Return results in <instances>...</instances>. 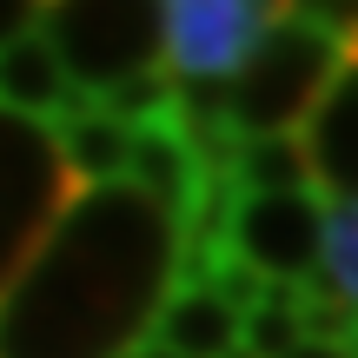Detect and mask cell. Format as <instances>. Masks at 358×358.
<instances>
[{"instance_id": "6", "label": "cell", "mask_w": 358, "mask_h": 358, "mask_svg": "<svg viewBox=\"0 0 358 358\" xmlns=\"http://www.w3.org/2000/svg\"><path fill=\"white\" fill-rule=\"evenodd\" d=\"M299 146H306V159H312L319 199L358 206V60L338 66V80L325 87V100L312 106Z\"/></svg>"}, {"instance_id": "4", "label": "cell", "mask_w": 358, "mask_h": 358, "mask_svg": "<svg viewBox=\"0 0 358 358\" xmlns=\"http://www.w3.org/2000/svg\"><path fill=\"white\" fill-rule=\"evenodd\" d=\"M272 20H279V7H266V0H166L159 7L166 80L173 87H226Z\"/></svg>"}, {"instance_id": "9", "label": "cell", "mask_w": 358, "mask_h": 358, "mask_svg": "<svg viewBox=\"0 0 358 358\" xmlns=\"http://www.w3.org/2000/svg\"><path fill=\"white\" fill-rule=\"evenodd\" d=\"M226 179L239 192H319L312 186V159L299 146V133H272V140H239Z\"/></svg>"}, {"instance_id": "13", "label": "cell", "mask_w": 358, "mask_h": 358, "mask_svg": "<svg viewBox=\"0 0 358 358\" xmlns=\"http://www.w3.org/2000/svg\"><path fill=\"white\" fill-rule=\"evenodd\" d=\"M345 345H352V358H358V325H352V338H345Z\"/></svg>"}, {"instance_id": "7", "label": "cell", "mask_w": 358, "mask_h": 358, "mask_svg": "<svg viewBox=\"0 0 358 358\" xmlns=\"http://www.w3.org/2000/svg\"><path fill=\"white\" fill-rule=\"evenodd\" d=\"M0 106L20 120H40V127H53L60 113H73L80 106V87L66 80L60 53H53V40L40 34H20L7 53H0Z\"/></svg>"}, {"instance_id": "11", "label": "cell", "mask_w": 358, "mask_h": 358, "mask_svg": "<svg viewBox=\"0 0 358 358\" xmlns=\"http://www.w3.org/2000/svg\"><path fill=\"white\" fill-rule=\"evenodd\" d=\"M285 358H352V345H325V338H306L299 352H285Z\"/></svg>"}, {"instance_id": "5", "label": "cell", "mask_w": 358, "mask_h": 358, "mask_svg": "<svg viewBox=\"0 0 358 358\" xmlns=\"http://www.w3.org/2000/svg\"><path fill=\"white\" fill-rule=\"evenodd\" d=\"M47 146H53V166H60V179L73 192H106L133 166V127L113 120L100 100H80L73 113H60L47 127Z\"/></svg>"}, {"instance_id": "12", "label": "cell", "mask_w": 358, "mask_h": 358, "mask_svg": "<svg viewBox=\"0 0 358 358\" xmlns=\"http://www.w3.org/2000/svg\"><path fill=\"white\" fill-rule=\"evenodd\" d=\"M127 358H166V352H153V345H146V352H127Z\"/></svg>"}, {"instance_id": "3", "label": "cell", "mask_w": 358, "mask_h": 358, "mask_svg": "<svg viewBox=\"0 0 358 358\" xmlns=\"http://www.w3.org/2000/svg\"><path fill=\"white\" fill-rule=\"evenodd\" d=\"M226 259L266 285H306L325 259L319 192H239L226 213Z\"/></svg>"}, {"instance_id": "2", "label": "cell", "mask_w": 358, "mask_h": 358, "mask_svg": "<svg viewBox=\"0 0 358 358\" xmlns=\"http://www.w3.org/2000/svg\"><path fill=\"white\" fill-rule=\"evenodd\" d=\"M40 34L53 40L66 80L80 93H106L133 73H159V7H40Z\"/></svg>"}, {"instance_id": "1", "label": "cell", "mask_w": 358, "mask_h": 358, "mask_svg": "<svg viewBox=\"0 0 358 358\" xmlns=\"http://www.w3.org/2000/svg\"><path fill=\"white\" fill-rule=\"evenodd\" d=\"M345 66V47L325 27L319 7H279V20L266 27L245 66L226 87V127L232 140H272V133H299L312 120V106L325 100V87Z\"/></svg>"}, {"instance_id": "8", "label": "cell", "mask_w": 358, "mask_h": 358, "mask_svg": "<svg viewBox=\"0 0 358 358\" xmlns=\"http://www.w3.org/2000/svg\"><path fill=\"white\" fill-rule=\"evenodd\" d=\"M153 352H166V358H232L239 352V312L213 285H173V299L153 312Z\"/></svg>"}, {"instance_id": "10", "label": "cell", "mask_w": 358, "mask_h": 358, "mask_svg": "<svg viewBox=\"0 0 358 358\" xmlns=\"http://www.w3.org/2000/svg\"><path fill=\"white\" fill-rule=\"evenodd\" d=\"M325 299L358 312V206H325Z\"/></svg>"}]
</instances>
